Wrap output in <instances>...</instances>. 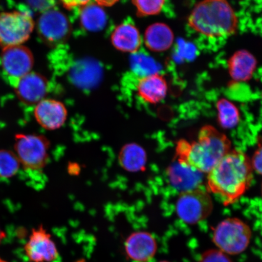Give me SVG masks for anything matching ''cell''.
Masks as SVG:
<instances>
[{
	"mask_svg": "<svg viewBox=\"0 0 262 262\" xmlns=\"http://www.w3.org/2000/svg\"><path fill=\"white\" fill-rule=\"evenodd\" d=\"M253 172L250 157L231 149L208 173L206 189L220 196L224 205L233 204L250 188Z\"/></svg>",
	"mask_w": 262,
	"mask_h": 262,
	"instance_id": "obj_1",
	"label": "cell"
},
{
	"mask_svg": "<svg viewBox=\"0 0 262 262\" xmlns=\"http://www.w3.org/2000/svg\"><path fill=\"white\" fill-rule=\"evenodd\" d=\"M231 149V141L225 134L214 126L205 125L200 130L198 140L178 141L175 158L182 165L208 173Z\"/></svg>",
	"mask_w": 262,
	"mask_h": 262,
	"instance_id": "obj_2",
	"label": "cell"
},
{
	"mask_svg": "<svg viewBox=\"0 0 262 262\" xmlns=\"http://www.w3.org/2000/svg\"><path fill=\"white\" fill-rule=\"evenodd\" d=\"M192 30L208 38H224L235 34L238 18L228 0H202L187 18Z\"/></svg>",
	"mask_w": 262,
	"mask_h": 262,
	"instance_id": "obj_3",
	"label": "cell"
},
{
	"mask_svg": "<svg viewBox=\"0 0 262 262\" xmlns=\"http://www.w3.org/2000/svg\"><path fill=\"white\" fill-rule=\"evenodd\" d=\"M252 231L249 226L238 218H227L214 229L213 242L219 250L227 254L243 253L250 243Z\"/></svg>",
	"mask_w": 262,
	"mask_h": 262,
	"instance_id": "obj_4",
	"label": "cell"
},
{
	"mask_svg": "<svg viewBox=\"0 0 262 262\" xmlns=\"http://www.w3.org/2000/svg\"><path fill=\"white\" fill-rule=\"evenodd\" d=\"M50 142L37 134H18L15 136V153L26 170L40 171L47 165Z\"/></svg>",
	"mask_w": 262,
	"mask_h": 262,
	"instance_id": "obj_5",
	"label": "cell"
},
{
	"mask_svg": "<svg viewBox=\"0 0 262 262\" xmlns=\"http://www.w3.org/2000/svg\"><path fill=\"white\" fill-rule=\"evenodd\" d=\"M34 27V19L28 12H0V47L23 45L30 38Z\"/></svg>",
	"mask_w": 262,
	"mask_h": 262,
	"instance_id": "obj_6",
	"label": "cell"
},
{
	"mask_svg": "<svg viewBox=\"0 0 262 262\" xmlns=\"http://www.w3.org/2000/svg\"><path fill=\"white\" fill-rule=\"evenodd\" d=\"M213 210L210 193L196 188L180 192L176 205L179 217L186 224L195 225L207 219Z\"/></svg>",
	"mask_w": 262,
	"mask_h": 262,
	"instance_id": "obj_7",
	"label": "cell"
},
{
	"mask_svg": "<svg viewBox=\"0 0 262 262\" xmlns=\"http://www.w3.org/2000/svg\"><path fill=\"white\" fill-rule=\"evenodd\" d=\"M37 29L42 41L55 47L63 43L70 37L71 26L63 13L57 9H49L39 17Z\"/></svg>",
	"mask_w": 262,
	"mask_h": 262,
	"instance_id": "obj_8",
	"label": "cell"
},
{
	"mask_svg": "<svg viewBox=\"0 0 262 262\" xmlns=\"http://www.w3.org/2000/svg\"><path fill=\"white\" fill-rule=\"evenodd\" d=\"M34 56L30 49L24 45L14 46L3 49L2 65L3 71L16 83L31 73L34 67Z\"/></svg>",
	"mask_w": 262,
	"mask_h": 262,
	"instance_id": "obj_9",
	"label": "cell"
},
{
	"mask_svg": "<svg viewBox=\"0 0 262 262\" xmlns=\"http://www.w3.org/2000/svg\"><path fill=\"white\" fill-rule=\"evenodd\" d=\"M25 251L32 262H52L58 257L56 245L51 234L41 225L32 229L25 245Z\"/></svg>",
	"mask_w": 262,
	"mask_h": 262,
	"instance_id": "obj_10",
	"label": "cell"
},
{
	"mask_svg": "<svg viewBox=\"0 0 262 262\" xmlns=\"http://www.w3.org/2000/svg\"><path fill=\"white\" fill-rule=\"evenodd\" d=\"M48 88L47 78L40 74L31 71L16 82L15 91L19 100L32 105L45 99Z\"/></svg>",
	"mask_w": 262,
	"mask_h": 262,
	"instance_id": "obj_11",
	"label": "cell"
},
{
	"mask_svg": "<svg viewBox=\"0 0 262 262\" xmlns=\"http://www.w3.org/2000/svg\"><path fill=\"white\" fill-rule=\"evenodd\" d=\"M34 117L44 129L55 130L61 128L67 122L68 111L61 101L45 98L36 104Z\"/></svg>",
	"mask_w": 262,
	"mask_h": 262,
	"instance_id": "obj_12",
	"label": "cell"
},
{
	"mask_svg": "<svg viewBox=\"0 0 262 262\" xmlns=\"http://www.w3.org/2000/svg\"><path fill=\"white\" fill-rule=\"evenodd\" d=\"M124 248L127 256L135 262H148L156 254L157 242L151 234L145 231L133 232L126 239Z\"/></svg>",
	"mask_w": 262,
	"mask_h": 262,
	"instance_id": "obj_13",
	"label": "cell"
},
{
	"mask_svg": "<svg viewBox=\"0 0 262 262\" xmlns=\"http://www.w3.org/2000/svg\"><path fill=\"white\" fill-rule=\"evenodd\" d=\"M229 76L237 82L250 81L257 70V58L250 51L240 49L235 52L228 61Z\"/></svg>",
	"mask_w": 262,
	"mask_h": 262,
	"instance_id": "obj_14",
	"label": "cell"
},
{
	"mask_svg": "<svg viewBox=\"0 0 262 262\" xmlns=\"http://www.w3.org/2000/svg\"><path fill=\"white\" fill-rule=\"evenodd\" d=\"M167 172L171 185L181 192L198 188L202 183L203 173L176 160L169 167Z\"/></svg>",
	"mask_w": 262,
	"mask_h": 262,
	"instance_id": "obj_15",
	"label": "cell"
},
{
	"mask_svg": "<svg viewBox=\"0 0 262 262\" xmlns=\"http://www.w3.org/2000/svg\"><path fill=\"white\" fill-rule=\"evenodd\" d=\"M137 88L142 99L150 104H157L166 97L168 85L163 75L156 73L141 78Z\"/></svg>",
	"mask_w": 262,
	"mask_h": 262,
	"instance_id": "obj_16",
	"label": "cell"
},
{
	"mask_svg": "<svg viewBox=\"0 0 262 262\" xmlns=\"http://www.w3.org/2000/svg\"><path fill=\"white\" fill-rule=\"evenodd\" d=\"M174 41V34L168 25L156 23L146 29L144 35L146 47L153 52H160L168 50Z\"/></svg>",
	"mask_w": 262,
	"mask_h": 262,
	"instance_id": "obj_17",
	"label": "cell"
},
{
	"mask_svg": "<svg viewBox=\"0 0 262 262\" xmlns=\"http://www.w3.org/2000/svg\"><path fill=\"white\" fill-rule=\"evenodd\" d=\"M111 41L118 50L129 53L138 51L142 43L138 29L127 23L121 24L115 29L111 35Z\"/></svg>",
	"mask_w": 262,
	"mask_h": 262,
	"instance_id": "obj_18",
	"label": "cell"
},
{
	"mask_svg": "<svg viewBox=\"0 0 262 262\" xmlns=\"http://www.w3.org/2000/svg\"><path fill=\"white\" fill-rule=\"evenodd\" d=\"M121 166L130 172H138L145 169L147 155L142 146L135 143L126 144L122 147L119 155Z\"/></svg>",
	"mask_w": 262,
	"mask_h": 262,
	"instance_id": "obj_19",
	"label": "cell"
},
{
	"mask_svg": "<svg viewBox=\"0 0 262 262\" xmlns=\"http://www.w3.org/2000/svg\"><path fill=\"white\" fill-rule=\"evenodd\" d=\"M80 22L83 28L90 32H98L105 27L107 15L102 6L88 3L81 8Z\"/></svg>",
	"mask_w": 262,
	"mask_h": 262,
	"instance_id": "obj_20",
	"label": "cell"
},
{
	"mask_svg": "<svg viewBox=\"0 0 262 262\" xmlns=\"http://www.w3.org/2000/svg\"><path fill=\"white\" fill-rule=\"evenodd\" d=\"M219 125L226 129H232L240 122V112L236 106L227 98H223L216 103Z\"/></svg>",
	"mask_w": 262,
	"mask_h": 262,
	"instance_id": "obj_21",
	"label": "cell"
},
{
	"mask_svg": "<svg viewBox=\"0 0 262 262\" xmlns=\"http://www.w3.org/2000/svg\"><path fill=\"white\" fill-rule=\"evenodd\" d=\"M20 166L15 152L6 149L0 150V178H12L18 172Z\"/></svg>",
	"mask_w": 262,
	"mask_h": 262,
	"instance_id": "obj_22",
	"label": "cell"
},
{
	"mask_svg": "<svg viewBox=\"0 0 262 262\" xmlns=\"http://www.w3.org/2000/svg\"><path fill=\"white\" fill-rule=\"evenodd\" d=\"M139 16L156 15L162 12L166 0H132Z\"/></svg>",
	"mask_w": 262,
	"mask_h": 262,
	"instance_id": "obj_23",
	"label": "cell"
},
{
	"mask_svg": "<svg viewBox=\"0 0 262 262\" xmlns=\"http://www.w3.org/2000/svg\"><path fill=\"white\" fill-rule=\"evenodd\" d=\"M199 262H232L227 254L217 250H211L203 254Z\"/></svg>",
	"mask_w": 262,
	"mask_h": 262,
	"instance_id": "obj_24",
	"label": "cell"
},
{
	"mask_svg": "<svg viewBox=\"0 0 262 262\" xmlns=\"http://www.w3.org/2000/svg\"><path fill=\"white\" fill-rule=\"evenodd\" d=\"M251 160L254 171L262 176V139L258 140L257 148Z\"/></svg>",
	"mask_w": 262,
	"mask_h": 262,
	"instance_id": "obj_25",
	"label": "cell"
},
{
	"mask_svg": "<svg viewBox=\"0 0 262 262\" xmlns=\"http://www.w3.org/2000/svg\"><path fill=\"white\" fill-rule=\"evenodd\" d=\"M64 7L71 9L78 7H83L90 3L91 0H60Z\"/></svg>",
	"mask_w": 262,
	"mask_h": 262,
	"instance_id": "obj_26",
	"label": "cell"
},
{
	"mask_svg": "<svg viewBox=\"0 0 262 262\" xmlns=\"http://www.w3.org/2000/svg\"><path fill=\"white\" fill-rule=\"evenodd\" d=\"M97 3V4L100 5L101 6H107V7H109V6H112L114 4L119 1V0H95Z\"/></svg>",
	"mask_w": 262,
	"mask_h": 262,
	"instance_id": "obj_27",
	"label": "cell"
},
{
	"mask_svg": "<svg viewBox=\"0 0 262 262\" xmlns=\"http://www.w3.org/2000/svg\"><path fill=\"white\" fill-rule=\"evenodd\" d=\"M5 237V232H3L1 229H0V243H1L3 239Z\"/></svg>",
	"mask_w": 262,
	"mask_h": 262,
	"instance_id": "obj_28",
	"label": "cell"
},
{
	"mask_svg": "<svg viewBox=\"0 0 262 262\" xmlns=\"http://www.w3.org/2000/svg\"><path fill=\"white\" fill-rule=\"evenodd\" d=\"M0 262H8L7 261H6L4 259H3L2 257H0Z\"/></svg>",
	"mask_w": 262,
	"mask_h": 262,
	"instance_id": "obj_29",
	"label": "cell"
},
{
	"mask_svg": "<svg viewBox=\"0 0 262 262\" xmlns=\"http://www.w3.org/2000/svg\"><path fill=\"white\" fill-rule=\"evenodd\" d=\"M160 262H168V261H160Z\"/></svg>",
	"mask_w": 262,
	"mask_h": 262,
	"instance_id": "obj_30",
	"label": "cell"
},
{
	"mask_svg": "<svg viewBox=\"0 0 262 262\" xmlns=\"http://www.w3.org/2000/svg\"><path fill=\"white\" fill-rule=\"evenodd\" d=\"M261 195H262V184H261Z\"/></svg>",
	"mask_w": 262,
	"mask_h": 262,
	"instance_id": "obj_31",
	"label": "cell"
}]
</instances>
